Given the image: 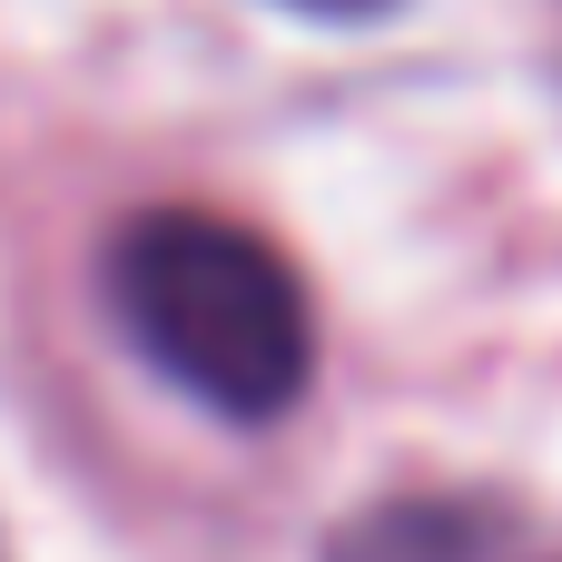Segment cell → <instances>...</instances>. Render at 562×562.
Listing matches in <instances>:
<instances>
[{"mask_svg": "<svg viewBox=\"0 0 562 562\" xmlns=\"http://www.w3.org/2000/svg\"><path fill=\"white\" fill-rule=\"evenodd\" d=\"M109 306L128 346L227 425H277L306 395V366H316L306 286L237 217H207V207L128 217L109 237Z\"/></svg>", "mask_w": 562, "mask_h": 562, "instance_id": "6da1fadb", "label": "cell"}, {"mask_svg": "<svg viewBox=\"0 0 562 562\" xmlns=\"http://www.w3.org/2000/svg\"><path fill=\"white\" fill-rule=\"evenodd\" d=\"M296 10H316V20H366V10H385V0H296Z\"/></svg>", "mask_w": 562, "mask_h": 562, "instance_id": "7a4b0ae2", "label": "cell"}]
</instances>
